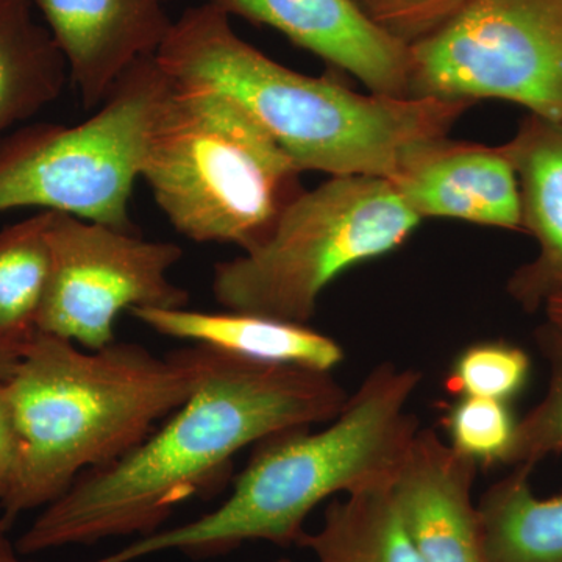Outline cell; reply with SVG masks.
I'll return each instance as SVG.
<instances>
[{"mask_svg": "<svg viewBox=\"0 0 562 562\" xmlns=\"http://www.w3.org/2000/svg\"><path fill=\"white\" fill-rule=\"evenodd\" d=\"M349 394L331 372L217 351L183 405L138 446L76 480L16 541L24 557L162 530L184 502L211 494L249 446L328 424Z\"/></svg>", "mask_w": 562, "mask_h": 562, "instance_id": "cell-1", "label": "cell"}, {"mask_svg": "<svg viewBox=\"0 0 562 562\" xmlns=\"http://www.w3.org/2000/svg\"><path fill=\"white\" fill-rule=\"evenodd\" d=\"M216 357L198 344L165 357L135 342L80 350L36 331L5 382L18 464L0 502L3 522L46 508L85 472L138 446L191 397Z\"/></svg>", "mask_w": 562, "mask_h": 562, "instance_id": "cell-2", "label": "cell"}, {"mask_svg": "<svg viewBox=\"0 0 562 562\" xmlns=\"http://www.w3.org/2000/svg\"><path fill=\"white\" fill-rule=\"evenodd\" d=\"M173 80L205 85L239 103L299 171L392 180L403 154L449 135L472 102L360 94L331 74L272 60L214 7H190L155 54Z\"/></svg>", "mask_w": 562, "mask_h": 562, "instance_id": "cell-3", "label": "cell"}, {"mask_svg": "<svg viewBox=\"0 0 562 562\" xmlns=\"http://www.w3.org/2000/svg\"><path fill=\"white\" fill-rule=\"evenodd\" d=\"M422 372L382 362L319 431L292 430L255 446L227 501L90 562H138L166 552L209 560L244 542L297 543L313 509L336 494L394 486L419 432L408 403Z\"/></svg>", "mask_w": 562, "mask_h": 562, "instance_id": "cell-4", "label": "cell"}, {"mask_svg": "<svg viewBox=\"0 0 562 562\" xmlns=\"http://www.w3.org/2000/svg\"><path fill=\"white\" fill-rule=\"evenodd\" d=\"M171 81L140 179L184 238L254 250L303 191L302 172L227 94Z\"/></svg>", "mask_w": 562, "mask_h": 562, "instance_id": "cell-5", "label": "cell"}, {"mask_svg": "<svg viewBox=\"0 0 562 562\" xmlns=\"http://www.w3.org/2000/svg\"><path fill=\"white\" fill-rule=\"evenodd\" d=\"M419 224L390 180L330 177L303 190L260 246L217 262L211 290L228 312L308 324L333 280L398 249Z\"/></svg>", "mask_w": 562, "mask_h": 562, "instance_id": "cell-6", "label": "cell"}, {"mask_svg": "<svg viewBox=\"0 0 562 562\" xmlns=\"http://www.w3.org/2000/svg\"><path fill=\"white\" fill-rule=\"evenodd\" d=\"M171 77L146 57L122 74L81 124H27L0 144V213L25 206L58 211L125 232L147 143Z\"/></svg>", "mask_w": 562, "mask_h": 562, "instance_id": "cell-7", "label": "cell"}, {"mask_svg": "<svg viewBox=\"0 0 562 562\" xmlns=\"http://www.w3.org/2000/svg\"><path fill=\"white\" fill-rule=\"evenodd\" d=\"M409 57L412 99H495L562 120V0H469Z\"/></svg>", "mask_w": 562, "mask_h": 562, "instance_id": "cell-8", "label": "cell"}, {"mask_svg": "<svg viewBox=\"0 0 562 562\" xmlns=\"http://www.w3.org/2000/svg\"><path fill=\"white\" fill-rule=\"evenodd\" d=\"M50 273L36 328L101 350L114 342L121 313L187 308L190 292L169 280L183 257L179 244L147 241L136 232L52 214Z\"/></svg>", "mask_w": 562, "mask_h": 562, "instance_id": "cell-9", "label": "cell"}, {"mask_svg": "<svg viewBox=\"0 0 562 562\" xmlns=\"http://www.w3.org/2000/svg\"><path fill=\"white\" fill-rule=\"evenodd\" d=\"M227 16L266 25L350 74L372 94L409 99V47L366 20L350 0H202Z\"/></svg>", "mask_w": 562, "mask_h": 562, "instance_id": "cell-10", "label": "cell"}, {"mask_svg": "<svg viewBox=\"0 0 562 562\" xmlns=\"http://www.w3.org/2000/svg\"><path fill=\"white\" fill-rule=\"evenodd\" d=\"M57 41L87 110L101 106L125 70L154 57L171 32L173 0H31Z\"/></svg>", "mask_w": 562, "mask_h": 562, "instance_id": "cell-11", "label": "cell"}, {"mask_svg": "<svg viewBox=\"0 0 562 562\" xmlns=\"http://www.w3.org/2000/svg\"><path fill=\"white\" fill-rule=\"evenodd\" d=\"M416 216L522 231L519 181L502 146L424 140L403 154L390 180Z\"/></svg>", "mask_w": 562, "mask_h": 562, "instance_id": "cell-12", "label": "cell"}, {"mask_svg": "<svg viewBox=\"0 0 562 562\" xmlns=\"http://www.w3.org/2000/svg\"><path fill=\"white\" fill-rule=\"evenodd\" d=\"M479 465L419 430L391 487L422 562H487L472 491Z\"/></svg>", "mask_w": 562, "mask_h": 562, "instance_id": "cell-13", "label": "cell"}, {"mask_svg": "<svg viewBox=\"0 0 562 562\" xmlns=\"http://www.w3.org/2000/svg\"><path fill=\"white\" fill-rule=\"evenodd\" d=\"M502 150L519 181L522 231L538 244L536 257L513 272L506 291L532 314L562 292V120L528 113Z\"/></svg>", "mask_w": 562, "mask_h": 562, "instance_id": "cell-14", "label": "cell"}, {"mask_svg": "<svg viewBox=\"0 0 562 562\" xmlns=\"http://www.w3.org/2000/svg\"><path fill=\"white\" fill-rule=\"evenodd\" d=\"M131 314L158 335L244 360L317 372H331L344 361L341 344L308 324L258 314L187 308H136Z\"/></svg>", "mask_w": 562, "mask_h": 562, "instance_id": "cell-15", "label": "cell"}, {"mask_svg": "<svg viewBox=\"0 0 562 562\" xmlns=\"http://www.w3.org/2000/svg\"><path fill=\"white\" fill-rule=\"evenodd\" d=\"M68 80L65 55L31 0H0V144L57 101Z\"/></svg>", "mask_w": 562, "mask_h": 562, "instance_id": "cell-16", "label": "cell"}, {"mask_svg": "<svg viewBox=\"0 0 562 562\" xmlns=\"http://www.w3.org/2000/svg\"><path fill=\"white\" fill-rule=\"evenodd\" d=\"M531 473L513 468L476 503L487 562H562V495H536Z\"/></svg>", "mask_w": 562, "mask_h": 562, "instance_id": "cell-17", "label": "cell"}, {"mask_svg": "<svg viewBox=\"0 0 562 562\" xmlns=\"http://www.w3.org/2000/svg\"><path fill=\"white\" fill-rule=\"evenodd\" d=\"M295 546L310 550L317 562H422L391 487L328 503L319 530L303 531Z\"/></svg>", "mask_w": 562, "mask_h": 562, "instance_id": "cell-18", "label": "cell"}, {"mask_svg": "<svg viewBox=\"0 0 562 562\" xmlns=\"http://www.w3.org/2000/svg\"><path fill=\"white\" fill-rule=\"evenodd\" d=\"M52 214L41 210L0 232V338L22 349L38 331L50 273Z\"/></svg>", "mask_w": 562, "mask_h": 562, "instance_id": "cell-19", "label": "cell"}, {"mask_svg": "<svg viewBox=\"0 0 562 562\" xmlns=\"http://www.w3.org/2000/svg\"><path fill=\"white\" fill-rule=\"evenodd\" d=\"M536 344L549 366L546 395L522 420L517 422L516 439L506 464L536 465L562 453V327L543 322L535 333Z\"/></svg>", "mask_w": 562, "mask_h": 562, "instance_id": "cell-20", "label": "cell"}, {"mask_svg": "<svg viewBox=\"0 0 562 562\" xmlns=\"http://www.w3.org/2000/svg\"><path fill=\"white\" fill-rule=\"evenodd\" d=\"M530 355L505 341L476 342L454 358L446 391L454 397H482L508 403L530 379Z\"/></svg>", "mask_w": 562, "mask_h": 562, "instance_id": "cell-21", "label": "cell"}, {"mask_svg": "<svg viewBox=\"0 0 562 562\" xmlns=\"http://www.w3.org/2000/svg\"><path fill=\"white\" fill-rule=\"evenodd\" d=\"M517 422L506 402L458 397L443 414L442 427L454 452L490 468L508 462Z\"/></svg>", "mask_w": 562, "mask_h": 562, "instance_id": "cell-22", "label": "cell"}, {"mask_svg": "<svg viewBox=\"0 0 562 562\" xmlns=\"http://www.w3.org/2000/svg\"><path fill=\"white\" fill-rule=\"evenodd\" d=\"M362 16L392 40L412 47L430 38L469 0H350Z\"/></svg>", "mask_w": 562, "mask_h": 562, "instance_id": "cell-23", "label": "cell"}, {"mask_svg": "<svg viewBox=\"0 0 562 562\" xmlns=\"http://www.w3.org/2000/svg\"><path fill=\"white\" fill-rule=\"evenodd\" d=\"M18 464V431L7 384L0 382V502L9 494Z\"/></svg>", "mask_w": 562, "mask_h": 562, "instance_id": "cell-24", "label": "cell"}, {"mask_svg": "<svg viewBox=\"0 0 562 562\" xmlns=\"http://www.w3.org/2000/svg\"><path fill=\"white\" fill-rule=\"evenodd\" d=\"M24 350L22 347L13 346V344L0 338V382H9L11 373L16 369Z\"/></svg>", "mask_w": 562, "mask_h": 562, "instance_id": "cell-25", "label": "cell"}, {"mask_svg": "<svg viewBox=\"0 0 562 562\" xmlns=\"http://www.w3.org/2000/svg\"><path fill=\"white\" fill-rule=\"evenodd\" d=\"M11 525L0 519V562H27L22 560L16 542L11 541L9 530Z\"/></svg>", "mask_w": 562, "mask_h": 562, "instance_id": "cell-26", "label": "cell"}, {"mask_svg": "<svg viewBox=\"0 0 562 562\" xmlns=\"http://www.w3.org/2000/svg\"><path fill=\"white\" fill-rule=\"evenodd\" d=\"M543 313H546L547 321L552 322L558 327H562V292L546 303Z\"/></svg>", "mask_w": 562, "mask_h": 562, "instance_id": "cell-27", "label": "cell"}, {"mask_svg": "<svg viewBox=\"0 0 562 562\" xmlns=\"http://www.w3.org/2000/svg\"><path fill=\"white\" fill-rule=\"evenodd\" d=\"M271 562H292L291 560H288V558H280V560L271 561Z\"/></svg>", "mask_w": 562, "mask_h": 562, "instance_id": "cell-28", "label": "cell"}]
</instances>
